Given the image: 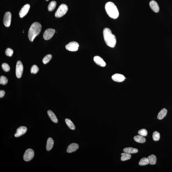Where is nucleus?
<instances>
[{"label": "nucleus", "instance_id": "f257e3e1", "mask_svg": "<svg viewBox=\"0 0 172 172\" xmlns=\"http://www.w3.org/2000/svg\"><path fill=\"white\" fill-rule=\"evenodd\" d=\"M104 38L105 44L111 48H114L116 43L115 36L112 34L111 31L108 28H105L103 30Z\"/></svg>", "mask_w": 172, "mask_h": 172}, {"label": "nucleus", "instance_id": "f03ea898", "mask_svg": "<svg viewBox=\"0 0 172 172\" xmlns=\"http://www.w3.org/2000/svg\"><path fill=\"white\" fill-rule=\"evenodd\" d=\"M42 30V26L38 22L33 23L29 29L28 33V37L31 42H33L34 39Z\"/></svg>", "mask_w": 172, "mask_h": 172}, {"label": "nucleus", "instance_id": "7ed1b4c3", "mask_svg": "<svg viewBox=\"0 0 172 172\" xmlns=\"http://www.w3.org/2000/svg\"><path fill=\"white\" fill-rule=\"evenodd\" d=\"M105 11L107 15L110 17L116 19L119 16V12L116 6L111 2H109L105 6Z\"/></svg>", "mask_w": 172, "mask_h": 172}, {"label": "nucleus", "instance_id": "20e7f679", "mask_svg": "<svg viewBox=\"0 0 172 172\" xmlns=\"http://www.w3.org/2000/svg\"><path fill=\"white\" fill-rule=\"evenodd\" d=\"M68 10V7L65 4H62L57 9L55 14L56 18L61 17L64 15Z\"/></svg>", "mask_w": 172, "mask_h": 172}, {"label": "nucleus", "instance_id": "39448f33", "mask_svg": "<svg viewBox=\"0 0 172 172\" xmlns=\"http://www.w3.org/2000/svg\"><path fill=\"white\" fill-rule=\"evenodd\" d=\"M35 153L33 150L31 149H28L26 151L23 156L24 160L26 162L29 161L34 157Z\"/></svg>", "mask_w": 172, "mask_h": 172}, {"label": "nucleus", "instance_id": "423d86ee", "mask_svg": "<svg viewBox=\"0 0 172 172\" xmlns=\"http://www.w3.org/2000/svg\"><path fill=\"white\" fill-rule=\"evenodd\" d=\"M23 70V66L22 62L18 61L17 62L16 65V74L17 77L20 78L22 77Z\"/></svg>", "mask_w": 172, "mask_h": 172}, {"label": "nucleus", "instance_id": "0eeeda50", "mask_svg": "<svg viewBox=\"0 0 172 172\" xmlns=\"http://www.w3.org/2000/svg\"><path fill=\"white\" fill-rule=\"evenodd\" d=\"M79 45L76 42H70L65 46L66 49L68 51H76L78 50Z\"/></svg>", "mask_w": 172, "mask_h": 172}, {"label": "nucleus", "instance_id": "6e6552de", "mask_svg": "<svg viewBox=\"0 0 172 172\" xmlns=\"http://www.w3.org/2000/svg\"><path fill=\"white\" fill-rule=\"evenodd\" d=\"M11 14L9 12H7L4 16L3 23L6 27H8L10 25L11 21Z\"/></svg>", "mask_w": 172, "mask_h": 172}, {"label": "nucleus", "instance_id": "1a4fd4ad", "mask_svg": "<svg viewBox=\"0 0 172 172\" xmlns=\"http://www.w3.org/2000/svg\"><path fill=\"white\" fill-rule=\"evenodd\" d=\"M55 33V30L54 29H49L46 30L44 32L43 37L45 40H49L51 39L54 36Z\"/></svg>", "mask_w": 172, "mask_h": 172}, {"label": "nucleus", "instance_id": "9d476101", "mask_svg": "<svg viewBox=\"0 0 172 172\" xmlns=\"http://www.w3.org/2000/svg\"><path fill=\"white\" fill-rule=\"evenodd\" d=\"M30 8V6L29 4L25 5L21 9L19 13V16L22 18L25 16L29 12Z\"/></svg>", "mask_w": 172, "mask_h": 172}, {"label": "nucleus", "instance_id": "9b49d317", "mask_svg": "<svg viewBox=\"0 0 172 172\" xmlns=\"http://www.w3.org/2000/svg\"><path fill=\"white\" fill-rule=\"evenodd\" d=\"M27 127L25 126H21L19 127L17 129L16 132L15 134V137H19L24 134L27 132Z\"/></svg>", "mask_w": 172, "mask_h": 172}, {"label": "nucleus", "instance_id": "f8f14e48", "mask_svg": "<svg viewBox=\"0 0 172 172\" xmlns=\"http://www.w3.org/2000/svg\"><path fill=\"white\" fill-rule=\"evenodd\" d=\"M112 78L113 81L118 82H122L125 79V77L123 75L117 73L112 75Z\"/></svg>", "mask_w": 172, "mask_h": 172}, {"label": "nucleus", "instance_id": "ddd939ff", "mask_svg": "<svg viewBox=\"0 0 172 172\" xmlns=\"http://www.w3.org/2000/svg\"><path fill=\"white\" fill-rule=\"evenodd\" d=\"M94 62L97 65L102 67H105L106 63L101 57L98 56H95L93 58Z\"/></svg>", "mask_w": 172, "mask_h": 172}, {"label": "nucleus", "instance_id": "4468645a", "mask_svg": "<svg viewBox=\"0 0 172 172\" xmlns=\"http://www.w3.org/2000/svg\"><path fill=\"white\" fill-rule=\"evenodd\" d=\"M150 6L154 12L158 13L159 11V7L156 1L152 0L150 2Z\"/></svg>", "mask_w": 172, "mask_h": 172}, {"label": "nucleus", "instance_id": "2eb2a0df", "mask_svg": "<svg viewBox=\"0 0 172 172\" xmlns=\"http://www.w3.org/2000/svg\"><path fill=\"white\" fill-rule=\"evenodd\" d=\"M79 148V145L77 143H72L68 146L67 152L68 153H71L76 151Z\"/></svg>", "mask_w": 172, "mask_h": 172}, {"label": "nucleus", "instance_id": "dca6fc26", "mask_svg": "<svg viewBox=\"0 0 172 172\" xmlns=\"http://www.w3.org/2000/svg\"><path fill=\"white\" fill-rule=\"evenodd\" d=\"M54 141L53 140L51 137L49 138L47 141V145H46V148L48 151L51 150L53 145H54Z\"/></svg>", "mask_w": 172, "mask_h": 172}, {"label": "nucleus", "instance_id": "f3484780", "mask_svg": "<svg viewBox=\"0 0 172 172\" xmlns=\"http://www.w3.org/2000/svg\"><path fill=\"white\" fill-rule=\"evenodd\" d=\"M48 113L49 117L53 122L55 123H57L58 122V120L57 116L52 111L48 110Z\"/></svg>", "mask_w": 172, "mask_h": 172}, {"label": "nucleus", "instance_id": "a211bd4d", "mask_svg": "<svg viewBox=\"0 0 172 172\" xmlns=\"http://www.w3.org/2000/svg\"><path fill=\"white\" fill-rule=\"evenodd\" d=\"M167 110L165 108L162 109L158 114L157 118L158 119L161 120L163 119L166 115Z\"/></svg>", "mask_w": 172, "mask_h": 172}, {"label": "nucleus", "instance_id": "6ab92c4d", "mask_svg": "<svg viewBox=\"0 0 172 172\" xmlns=\"http://www.w3.org/2000/svg\"><path fill=\"white\" fill-rule=\"evenodd\" d=\"M134 140L135 142L140 143H144L145 142L146 139L143 136L140 135L135 136L134 138Z\"/></svg>", "mask_w": 172, "mask_h": 172}, {"label": "nucleus", "instance_id": "aec40b11", "mask_svg": "<svg viewBox=\"0 0 172 172\" xmlns=\"http://www.w3.org/2000/svg\"><path fill=\"white\" fill-rule=\"evenodd\" d=\"M124 152L128 153L129 154H134L138 152V150L137 149L134 148L132 147L125 148L123 150Z\"/></svg>", "mask_w": 172, "mask_h": 172}, {"label": "nucleus", "instance_id": "412c9836", "mask_svg": "<svg viewBox=\"0 0 172 172\" xmlns=\"http://www.w3.org/2000/svg\"><path fill=\"white\" fill-rule=\"evenodd\" d=\"M149 164L151 165H154L156 163L157 159L156 157L154 155H151L148 157Z\"/></svg>", "mask_w": 172, "mask_h": 172}, {"label": "nucleus", "instance_id": "4be33fe9", "mask_svg": "<svg viewBox=\"0 0 172 172\" xmlns=\"http://www.w3.org/2000/svg\"><path fill=\"white\" fill-rule=\"evenodd\" d=\"M121 160L122 161H125L130 159L131 155L130 154L126 152L122 153L121 154Z\"/></svg>", "mask_w": 172, "mask_h": 172}, {"label": "nucleus", "instance_id": "5701e85b", "mask_svg": "<svg viewBox=\"0 0 172 172\" xmlns=\"http://www.w3.org/2000/svg\"><path fill=\"white\" fill-rule=\"evenodd\" d=\"M65 122L67 124V126L69 127L70 129L74 130L75 128V127L72 122L69 119H66L65 120Z\"/></svg>", "mask_w": 172, "mask_h": 172}, {"label": "nucleus", "instance_id": "b1692460", "mask_svg": "<svg viewBox=\"0 0 172 172\" xmlns=\"http://www.w3.org/2000/svg\"><path fill=\"white\" fill-rule=\"evenodd\" d=\"M57 5V3L55 1H52L50 3L48 6V9L49 11L54 10Z\"/></svg>", "mask_w": 172, "mask_h": 172}, {"label": "nucleus", "instance_id": "393cba45", "mask_svg": "<svg viewBox=\"0 0 172 172\" xmlns=\"http://www.w3.org/2000/svg\"><path fill=\"white\" fill-rule=\"evenodd\" d=\"M139 165L140 166H144L149 164V162L148 158L146 157H143L142 158L139 163Z\"/></svg>", "mask_w": 172, "mask_h": 172}, {"label": "nucleus", "instance_id": "a878e982", "mask_svg": "<svg viewBox=\"0 0 172 172\" xmlns=\"http://www.w3.org/2000/svg\"><path fill=\"white\" fill-rule=\"evenodd\" d=\"M160 137V135L159 133L157 131L154 132L152 135L153 139L154 141H157L159 140Z\"/></svg>", "mask_w": 172, "mask_h": 172}, {"label": "nucleus", "instance_id": "bb28decb", "mask_svg": "<svg viewBox=\"0 0 172 172\" xmlns=\"http://www.w3.org/2000/svg\"><path fill=\"white\" fill-rule=\"evenodd\" d=\"M52 56L51 54H48L45 56L43 60V63L45 64H47L49 63L52 58Z\"/></svg>", "mask_w": 172, "mask_h": 172}, {"label": "nucleus", "instance_id": "cd10ccee", "mask_svg": "<svg viewBox=\"0 0 172 172\" xmlns=\"http://www.w3.org/2000/svg\"><path fill=\"white\" fill-rule=\"evenodd\" d=\"M8 79L7 77L3 76H1L0 78V84L5 85L8 83Z\"/></svg>", "mask_w": 172, "mask_h": 172}, {"label": "nucleus", "instance_id": "c85d7f7f", "mask_svg": "<svg viewBox=\"0 0 172 172\" xmlns=\"http://www.w3.org/2000/svg\"><path fill=\"white\" fill-rule=\"evenodd\" d=\"M39 70V68L36 65H33L32 66L31 69V73L33 74H37Z\"/></svg>", "mask_w": 172, "mask_h": 172}, {"label": "nucleus", "instance_id": "c756f323", "mask_svg": "<svg viewBox=\"0 0 172 172\" xmlns=\"http://www.w3.org/2000/svg\"><path fill=\"white\" fill-rule=\"evenodd\" d=\"M138 134L142 136H146L147 135L148 132L145 129H142L139 131Z\"/></svg>", "mask_w": 172, "mask_h": 172}, {"label": "nucleus", "instance_id": "7c9ffc66", "mask_svg": "<svg viewBox=\"0 0 172 172\" xmlns=\"http://www.w3.org/2000/svg\"><path fill=\"white\" fill-rule=\"evenodd\" d=\"M2 67L3 70L6 72H8L10 70V67L8 64L6 63H3L2 65Z\"/></svg>", "mask_w": 172, "mask_h": 172}, {"label": "nucleus", "instance_id": "2f4dec72", "mask_svg": "<svg viewBox=\"0 0 172 172\" xmlns=\"http://www.w3.org/2000/svg\"><path fill=\"white\" fill-rule=\"evenodd\" d=\"M5 53L7 56L11 57L12 56L13 53H14V51L10 48H8L6 50Z\"/></svg>", "mask_w": 172, "mask_h": 172}, {"label": "nucleus", "instance_id": "473e14b6", "mask_svg": "<svg viewBox=\"0 0 172 172\" xmlns=\"http://www.w3.org/2000/svg\"><path fill=\"white\" fill-rule=\"evenodd\" d=\"M5 93V92L4 90H0V97L1 98L3 97L4 96Z\"/></svg>", "mask_w": 172, "mask_h": 172}, {"label": "nucleus", "instance_id": "72a5a7b5", "mask_svg": "<svg viewBox=\"0 0 172 172\" xmlns=\"http://www.w3.org/2000/svg\"><path fill=\"white\" fill-rule=\"evenodd\" d=\"M46 0L47 1H49V0Z\"/></svg>", "mask_w": 172, "mask_h": 172}]
</instances>
